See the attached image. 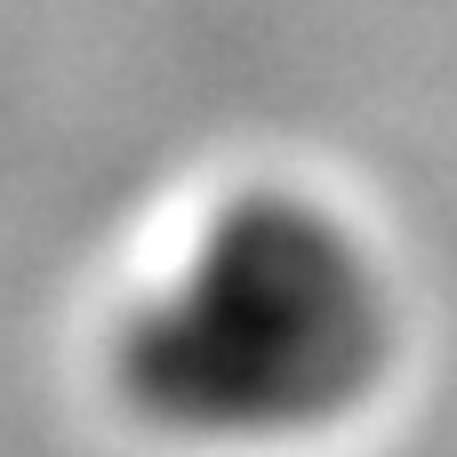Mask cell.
Here are the masks:
<instances>
[{
    "instance_id": "1",
    "label": "cell",
    "mask_w": 457,
    "mask_h": 457,
    "mask_svg": "<svg viewBox=\"0 0 457 457\" xmlns=\"http://www.w3.org/2000/svg\"><path fill=\"white\" fill-rule=\"evenodd\" d=\"M394 281L329 201L257 185L201 217L120 313V402L193 450H281L353 418L394 370Z\"/></svg>"
}]
</instances>
